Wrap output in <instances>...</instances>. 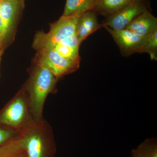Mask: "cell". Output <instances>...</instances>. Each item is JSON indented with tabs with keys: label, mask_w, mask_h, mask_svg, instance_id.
Returning <instances> with one entry per match:
<instances>
[{
	"label": "cell",
	"mask_w": 157,
	"mask_h": 157,
	"mask_svg": "<svg viewBox=\"0 0 157 157\" xmlns=\"http://www.w3.org/2000/svg\"><path fill=\"white\" fill-rule=\"evenodd\" d=\"M25 0H0V17L9 33L24 7Z\"/></svg>",
	"instance_id": "ba28073f"
},
{
	"label": "cell",
	"mask_w": 157,
	"mask_h": 157,
	"mask_svg": "<svg viewBox=\"0 0 157 157\" xmlns=\"http://www.w3.org/2000/svg\"><path fill=\"white\" fill-rule=\"evenodd\" d=\"M28 157H55L56 147L52 128L45 119L34 121L18 135Z\"/></svg>",
	"instance_id": "7a4b0ae2"
},
{
	"label": "cell",
	"mask_w": 157,
	"mask_h": 157,
	"mask_svg": "<svg viewBox=\"0 0 157 157\" xmlns=\"http://www.w3.org/2000/svg\"><path fill=\"white\" fill-rule=\"evenodd\" d=\"M0 157H28L18 135L0 147Z\"/></svg>",
	"instance_id": "5bb4252c"
},
{
	"label": "cell",
	"mask_w": 157,
	"mask_h": 157,
	"mask_svg": "<svg viewBox=\"0 0 157 157\" xmlns=\"http://www.w3.org/2000/svg\"><path fill=\"white\" fill-rule=\"evenodd\" d=\"M58 80L47 68L36 64L31 72L28 80L22 87L35 121L44 119L43 109L45 101L49 94L56 92Z\"/></svg>",
	"instance_id": "6da1fadb"
},
{
	"label": "cell",
	"mask_w": 157,
	"mask_h": 157,
	"mask_svg": "<svg viewBox=\"0 0 157 157\" xmlns=\"http://www.w3.org/2000/svg\"><path fill=\"white\" fill-rule=\"evenodd\" d=\"M2 53V46L0 45V60H1V57Z\"/></svg>",
	"instance_id": "ffe728a7"
},
{
	"label": "cell",
	"mask_w": 157,
	"mask_h": 157,
	"mask_svg": "<svg viewBox=\"0 0 157 157\" xmlns=\"http://www.w3.org/2000/svg\"><path fill=\"white\" fill-rule=\"evenodd\" d=\"M34 121L25 93L21 88L0 110V127L11 129L19 134Z\"/></svg>",
	"instance_id": "3957f363"
},
{
	"label": "cell",
	"mask_w": 157,
	"mask_h": 157,
	"mask_svg": "<svg viewBox=\"0 0 157 157\" xmlns=\"http://www.w3.org/2000/svg\"><path fill=\"white\" fill-rule=\"evenodd\" d=\"M17 132L8 128L0 127V147L18 135Z\"/></svg>",
	"instance_id": "e0dca14e"
},
{
	"label": "cell",
	"mask_w": 157,
	"mask_h": 157,
	"mask_svg": "<svg viewBox=\"0 0 157 157\" xmlns=\"http://www.w3.org/2000/svg\"><path fill=\"white\" fill-rule=\"evenodd\" d=\"M132 2H142V1H144V0H132Z\"/></svg>",
	"instance_id": "44dd1931"
},
{
	"label": "cell",
	"mask_w": 157,
	"mask_h": 157,
	"mask_svg": "<svg viewBox=\"0 0 157 157\" xmlns=\"http://www.w3.org/2000/svg\"><path fill=\"white\" fill-rule=\"evenodd\" d=\"M63 57L71 60H80L78 50L68 45L59 43L53 47Z\"/></svg>",
	"instance_id": "2e32d148"
},
{
	"label": "cell",
	"mask_w": 157,
	"mask_h": 157,
	"mask_svg": "<svg viewBox=\"0 0 157 157\" xmlns=\"http://www.w3.org/2000/svg\"><path fill=\"white\" fill-rule=\"evenodd\" d=\"M78 18L75 15L62 16L51 25L48 33L39 32L36 35L33 47L38 51L53 48L65 39L76 33Z\"/></svg>",
	"instance_id": "277c9868"
},
{
	"label": "cell",
	"mask_w": 157,
	"mask_h": 157,
	"mask_svg": "<svg viewBox=\"0 0 157 157\" xmlns=\"http://www.w3.org/2000/svg\"><path fill=\"white\" fill-rule=\"evenodd\" d=\"M36 64L47 68L58 79L75 72L80 60H71L63 57L54 48L38 51Z\"/></svg>",
	"instance_id": "5b68a950"
},
{
	"label": "cell",
	"mask_w": 157,
	"mask_h": 157,
	"mask_svg": "<svg viewBox=\"0 0 157 157\" xmlns=\"http://www.w3.org/2000/svg\"><path fill=\"white\" fill-rule=\"evenodd\" d=\"M147 53L151 60L157 59V29L144 37L139 53Z\"/></svg>",
	"instance_id": "9a60e30c"
},
{
	"label": "cell",
	"mask_w": 157,
	"mask_h": 157,
	"mask_svg": "<svg viewBox=\"0 0 157 157\" xmlns=\"http://www.w3.org/2000/svg\"><path fill=\"white\" fill-rule=\"evenodd\" d=\"M98 2V0H66L62 16L79 17L86 12L94 10Z\"/></svg>",
	"instance_id": "8fae6325"
},
{
	"label": "cell",
	"mask_w": 157,
	"mask_h": 157,
	"mask_svg": "<svg viewBox=\"0 0 157 157\" xmlns=\"http://www.w3.org/2000/svg\"><path fill=\"white\" fill-rule=\"evenodd\" d=\"M132 2V0H98L94 11L107 17L128 6Z\"/></svg>",
	"instance_id": "7c38bea8"
},
{
	"label": "cell",
	"mask_w": 157,
	"mask_h": 157,
	"mask_svg": "<svg viewBox=\"0 0 157 157\" xmlns=\"http://www.w3.org/2000/svg\"><path fill=\"white\" fill-rule=\"evenodd\" d=\"M144 1L136 2H132L128 6L107 17L103 27H107L113 30L124 29L135 17L147 10Z\"/></svg>",
	"instance_id": "8992f818"
},
{
	"label": "cell",
	"mask_w": 157,
	"mask_h": 157,
	"mask_svg": "<svg viewBox=\"0 0 157 157\" xmlns=\"http://www.w3.org/2000/svg\"><path fill=\"white\" fill-rule=\"evenodd\" d=\"M130 157H157V140L151 137L144 140L131 151Z\"/></svg>",
	"instance_id": "4fadbf2b"
},
{
	"label": "cell",
	"mask_w": 157,
	"mask_h": 157,
	"mask_svg": "<svg viewBox=\"0 0 157 157\" xmlns=\"http://www.w3.org/2000/svg\"><path fill=\"white\" fill-rule=\"evenodd\" d=\"M60 43L76 49H79V46L80 45L76 33L65 39Z\"/></svg>",
	"instance_id": "ac0fdd59"
},
{
	"label": "cell",
	"mask_w": 157,
	"mask_h": 157,
	"mask_svg": "<svg viewBox=\"0 0 157 157\" xmlns=\"http://www.w3.org/2000/svg\"><path fill=\"white\" fill-rule=\"evenodd\" d=\"M8 33L6 30L2 20L0 17V45L2 46V43Z\"/></svg>",
	"instance_id": "d6986e66"
},
{
	"label": "cell",
	"mask_w": 157,
	"mask_h": 157,
	"mask_svg": "<svg viewBox=\"0 0 157 157\" xmlns=\"http://www.w3.org/2000/svg\"><path fill=\"white\" fill-rule=\"evenodd\" d=\"M156 29L157 18L147 10L135 17L125 29L145 37Z\"/></svg>",
	"instance_id": "9c48e42d"
},
{
	"label": "cell",
	"mask_w": 157,
	"mask_h": 157,
	"mask_svg": "<svg viewBox=\"0 0 157 157\" xmlns=\"http://www.w3.org/2000/svg\"><path fill=\"white\" fill-rule=\"evenodd\" d=\"M96 13L93 10L86 12L78 17L76 35L80 44L102 26L98 22Z\"/></svg>",
	"instance_id": "30bf717a"
},
{
	"label": "cell",
	"mask_w": 157,
	"mask_h": 157,
	"mask_svg": "<svg viewBox=\"0 0 157 157\" xmlns=\"http://www.w3.org/2000/svg\"><path fill=\"white\" fill-rule=\"evenodd\" d=\"M104 27L112 36L124 55L128 56L139 53L144 37L140 36L127 29L115 31L107 27Z\"/></svg>",
	"instance_id": "52a82bcc"
}]
</instances>
